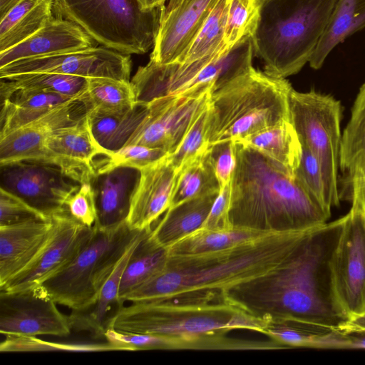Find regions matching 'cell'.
<instances>
[{"label":"cell","mask_w":365,"mask_h":365,"mask_svg":"<svg viewBox=\"0 0 365 365\" xmlns=\"http://www.w3.org/2000/svg\"><path fill=\"white\" fill-rule=\"evenodd\" d=\"M344 222L343 216L309 230L286 262L229 291L225 300L267 323L289 321L339 330L348 319L335 300L331 259Z\"/></svg>","instance_id":"cell-1"},{"label":"cell","mask_w":365,"mask_h":365,"mask_svg":"<svg viewBox=\"0 0 365 365\" xmlns=\"http://www.w3.org/2000/svg\"><path fill=\"white\" fill-rule=\"evenodd\" d=\"M309 230L269 232L222 250L168 255L163 269L128 294L123 302L225 300L229 291L286 262Z\"/></svg>","instance_id":"cell-2"},{"label":"cell","mask_w":365,"mask_h":365,"mask_svg":"<svg viewBox=\"0 0 365 365\" xmlns=\"http://www.w3.org/2000/svg\"><path fill=\"white\" fill-rule=\"evenodd\" d=\"M231 227L260 232L305 231L331 216L296 177L252 148L235 142Z\"/></svg>","instance_id":"cell-3"},{"label":"cell","mask_w":365,"mask_h":365,"mask_svg":"<svg viewBox=\"0 0 365 365\" xmlns=\"http://www.w3.org/2000/svg\"><path fill=\"white\" fill-rule=\"evenodd\" d=\"M266 322L227 300L179 302L151 300L121 306L107 328L123 332L152 334L170 339L173 349H275L273 341L232 339L227 333L247 329L262 333Z\"/></svg>","instance_id":"cell-4"},{"label":"cell","mask_w":365,"mask_h":365,"mask_svg":"<svg viewBox=\"0 0 365 365\" xmlns=\"http://www.w3.org/2000/svg\"><path fill=\"white\" fill-rule=\"evenodd\" d=\"M336 1L259 0L252 37L266 73L285 78L309 63Z\"/></svg>","instance_id":"cell-5"},{"label":"cell","mask_w":365,"mask_h":365,"mask_svg":"<svg viewBox=\"0 0 365 365\" xmlns=\"http://www.w3.org/2000/svg\"><path fill=\"white\" fill-rule=\"evenodd\" d=\"M292 88L285 78L252 67L212 91L208 104V145L224 140L238 142L290 120L289 95Z\"/></svg>","instance_id":"cell-6"},{"label":"cell","mask_w":365,"mask_h":365,"mask_svg":"<svg viewBox=\"0 0 365 365\" xmlns=\"http://www.w3.org/2000/svg\"><path fill=\"white\" fill-rule=\"evenodd\" d=\"M164 6L143 10L135 0H53L56 17L76 24L101 46L127 55L153 48Z\"/></svg>","instance_id":"cell-7"},{"label":"cell","mask_w":365,"mask_h":365,"mask_svg":"<svg viewBox=\"0 0 365 365\" xmlns=\"http://www.w3.org/2000/svg\"><path fill=\"white\" fill-rule=\"evenodd\" d=\"M140 231L130 230L126 222L108 229L94 225L74 259L40 286L57 304L72 311L87 309Z\"/></svg>","instance_id":"cell-8"},{"label":"cell","mask_w":365,"mask_h":365,"mask_svg":"<svg viewBox=\"0 0 365 365\" xmlns=\"http://www.w3.org/2000/svg\"><path fill=\"white\" fill-rule=\"evenodd\" d=\"M289 118L302 146L317 158L322 169L326 204H339L338 175L341 134V105L330 95L311 90L289 95Z\"/></svg>","instance_id":"cell-9"},{"label":"cell","mask_w":365,"mask_h":365,"mask_svg":"<svg viewBox=\"0 0 365 365\" xmlns=\"http://www.w3.org/2000/svg\"><path fill=\"white\" fill-rule=\"evenodd\" d=\"M331 259L336 302L349 319L365 312V214L356 195Z\"/></svg>","instance_id":"cell-10"},{"label":"cell","mask_w":365,"mask_h":365,"mask_svg":"<svg viewBox=\"0 0 365 365\" xmlns=\"http://www.w3.org/2000/svg\"><path fill=\"white\" fill-rule=\"evenodd\" d=\"M213 91V84H206L148 102L145 117L125 146L141 145L173 153L208 106Z\"/></svg>","instance_id":"cell-11"},{"label":"cell","mask_w":365,"mask_h":365,"mask_svg":"<svg viewBox=\"0 0 365 365\" xmlns=\"http://www.w3.org/2000/svg\"><path fill=\"white\" fill-rule=\"evenodd\" d=\"M79 185L48 163L21 160L1 165V187L48 217L66 209L67 200Z\"/></svg>","instance_id":"cell-12"},{"label":"cell","mask_w":365,"mask_h":365,"mask_svg":"<svg viewBox=\"0 0 365 365\" xmlns=\"http://www.w3.org/2000/svg\"><path fill=\"white\" fill-rule=\"evenodd\" d=\"M130 55L103 46L11 62L0 68V78L31 73H54L83 78H110L130 81Z\"/></svg>","instance_id":"cell-13"},{"label":"cell","mask_w":365,"mask_h":365,"mask_svg":"<svg viewBox=\"0 0 365 365\" xmlns=\"http://www.w3.org/2000/svg\"><path fill=\"white\" fill-rule=\"evenodd\" d=\"M41 286L29 289L0 290V332L6 336H67L72 329L69 316L62 314Z\"/></svg>","instance_id":"cell-14"},{"label":"cell","mask_w":365,"mask_h":365,"mask_svg":"<svg viewBox=\"0 0 365 365\" xmlns=\"http://www.w3.org/2000/svg\"><path fill=\"white\" fill-rule=\"evenodd\" d=\"M53 230L43 249L34 262L0 290L17 292L41 285L66 267L92 234L72 217L66 207L51 217Z\"/></svg>","instance_id":"cell-15"},{"label":"cell","mask_w":365,"mask_h":365,"mask_svg":"<svg viewBox=\"0 0 365 365\" xmlns=\"http://www.w3.org/2000/svg\"><path fill=\"white\" fill-rule=\"evenodd\" d=\"M95 139L87 114L78 123L58 129L48 136L37 161L55 165L79 184L91 182L96 173L95 158H109Z\"/></svg>","instance_id":"cell-16"},{"label":"cell","mask_w":365,"mask_h":365,"mask_svg":"<svg viewBox=\"0 0 365 365\" xmlns=\"http://www.w3.org/2000/svg\"><path fill=\"white\" fill-rule=\"evenodd\" d=\"M218 0H168L150 60L178 62L195 40Z\"/></svg>","instance_id":"cell-17"},{"label":"cell","mask_w":365,"mask_h":365,"mask_svg":"<svg viewBox=\"0 0 365 365\" xmlns=\"http://www.w3.org/2000/svg\"><path fill=\"white\" fill-rule=\"evenodd\" d=\"M85 93L0 137V165L21 160H37L50 135L85 117Z\"/></svg>","instance_id":"cell-18"},{"label":"cell","mask_w":365,"mask_h":365,"mask_svg":"<svg viewBox=\"0 0 365 365\" xmlns=\"http://www.w3.org/2000/svg\"><path fill=\"white\" fill-rule=\"evenodd\" d=\"M168 155L140 170L126 219L132 230L152 228L170 206L177 170Z\"/></svg>","instance_id":"cell-19"},{"label":"cell","mask_w":365,"mask_h":365,"mask_svg":"<svg viewBox=\"0 0 365 365\" xmlns=\"http://www.w3.org/2000/svg\"><path fill=\"white\" fill-rule=\"evenodd\" d=\"M222 54L205 57L189 63L173 62L160 64L150 60L145 66L138 68L130 80L135 101L148 103L155 98L184 93L206 85L198 84L200 73Z\"/></svg>","instance_id":"cell-20"},{"label":"cell","mask_w":365,"mask_h":365,"mask_svg":"<svg viewBox=\"0 0 365 365\" xmlns=\"http://www.w3.org/2000/svg\"><path fill=\"white\" fill-rule=\"evenodd\" d=\"M52 230L51 218L0 226V289L34 262Z\"/></svg>","instance_id":"cell-21"},{"label":"cell","mask_w":365,"mask_h":365,"mask_svg":"<svg viewBox=\"0 0 365 365\" xmlns=\"http://www.w3.org/2000/svg\"><path fill=\"white\" fill-rule=\"evenodd\" d=\"M94 46L96 42L78 25L53 16L32 36L0 52V68L21 59L86 50Z\"/></svg>","instance_id":"cell-22"},{"label":"cell","mask_w":365,"mask_h":365,"mask_svg":"<svg viewBox=\"0 0 365 365\" xmlns=\"http://www.w3.org/2000/svg\"><path fill=\"white\" fill-rule=\"evenodd\" d=\"M140 175V170L128 166L95 173L91 184L97 209L96 227L108 229L126 222Z\"/></svg>","instance_id":"cell-23"},{"label":"cell","mask_w":365,"mask_h":365,"mask_svg":"<svg viewBox=\"0 0 365 365\" xmlns=\"http://www.w3.org/2000/svg\"><path fill=\"white\" fill-rule=\"evenodd\" d=\"M145 230H141L127 248L103 284L96 303L87 309L71 312L69 319L72 330L86 332L95 339H104L108 321L114 314L112 309L115 307L118 309L123 306L119 302V288L123 272Z\"/></svg>","instance_id":"cell-24"},{"label":"cell","mask_w":365,"mask_h":365,"mask_svg":"<svg viewBox=\"0 0 365 365\" xmlns=\"http://www.w3.org/2000/svg\"><path fill=\"white\" fill-rule=\"evenodd\" d=\"M219 193L196 197L170 207L152 227L150 236L167 249L178 240L200 228Z\"/></svg>","instance_id":"cell-25"},{"label":"cell","mask_w":365,"mask_h":365,"mask_svg":"<svg viewBox=\"0 0 365 365\" xmlns=\"http://www.w3.org/2000/svg\"><path fill=\"white\" fill-rule=\"evenodd\" d=\"M84 95V94H83ZM55 93L16 90L1 97L0 137L73 98Z\"/></svg>","instance_id":"cell-26"},{"label":"cell","mask_w":365,"mask_h":365,"mask_svg":"<svg viewBox=\"0 0 365 365\" xmlns=\"http://www.w3.org/2000/svg\"><path fill=\"white\" fill-rule=\"evenodd\" d=\"M53 0H19L0 17V52L21 43L53 17Z\"/></svg>","instance_id":"cell-27"},{"label":"cell","mask_w":365,"mask_h":365,"mask_svg":"<svg viewBox=\"0 0 365 365\" xmlns=\"http://www.w3.org/2000/svg\"><path fill=\"white\" fill-rule=\"evenodd\" d=\"M274 160L294 175L302 153L297 133L290 120H284L238 141Z\"/></svg>","instance_id":"cell-28"},{"label":"cell","mask_w":365,"mask_h":365,"mask_svg":"<svg viewBox=\"0 0 365 365\" xmlns=\"http://www.w3.org/2000/svg\"><path fill=\"white\" fill-rule=\"evenodd\" d=\"M364 28L365 0H337L327 27L309 61V66L314 69H319L334 47Z\"/></svg>","instance_id":"cell-29"},{"label":"cell","mask_w":365,"mask_h":365,"mask_svg":"<svg viewBox=\"0 0 365 365\" xmlns=\"http://www.w3.org/2000/svg\"><path fill=\"white\" fill-rule=\"evenodd\" d=\"M339 168L345 175L348 188L365 177V82L341 135Z\"/></svg>","instance_id":"cell-30"},{"label":"cell","mask_w":365,"mask_h":365,"mask_svg":"<svg viewBox=\"0 0 365 365\" xmlns=\"http://www.w3.org/2000/svg\"><path fill=\"white\" fill-rule=\"evenodd\" d=\"M151 229L145 230L123 272L119 288V302L121 305L128 294L152 278L166 264L167 250L152 240L150 236Z\"/></svg>","instance_id":"cell-31"},{"label":"cell","mask_w":365,"mask_h":365,"mask_svg":"<svg viewBox=\"0 0 365 365\" xmlns=\"http://www.w3.org/2000/svg\"><path fill=\"white\" fill-rule=\"evenodd\" d=\"M148 109V103L136 102L125 113L101 115L87 113L91 129L96 141L113 153L125 146L138 127Z\"/></svg>","instance_id":"cell-32"},{"label":"cell","mask_w":365,"mask_h":365,"mask_svg":"<svg viewBox=\"0 0 365 365\" xmlns=\"http://www.w3.org/2000/svg\"><path fill=\"white\" fill-rule=\"evenodd\" d=\"M84 102L89 113L110 115L132 108L135 96L130 81L110 78H87Z\"/></svg>","instance_id":"cell-33"},{"label":"cell","mask_w":365,"mask_h":365,"mask_svg":"<svg viewBox=\"0 0 365 365\" xmlns=\"http://www.w3.org/2000/svg\"><path fill=\"white\" fill-rule=\"evenodd\" d=\"M220 190L208 147L177 171L170 207L191 199L219 193Z\"/></svg>","instance_id":"cell-34"},{"label":"cell","mask_w":365,"mask_h":365,"mask_svg":"<svg viewBox=\"0 0 365 365\" xmlns=\"http://www.w3.org/2000/svg\"><path fill=\"white\" fill-rule=\"evenodd\" d=\"M264 233L265 232L234 227L222 230L200 227L178 240L166 250L168 255H185L215 251L253 239Z\"/></svg>","instance_id":"cell-35"},{"label":"cell","mask_w":365,"mask_h":365,"mask_svg":"<svg viewBox=\"0 0 365 365\" xmlns=\"http://www.w3.org/2000/svg\"><path fill=\"white\" fill-rule=\"evenodd\" d=\"M86 78L54 73H31L1 78V97L16 90H34L71 97L81 96L86 90Z\"/></svg>","instance_id":"cell-36"},{"label":"cell","mask_w":365,"mask_h":365,"mask_svg":"<svg viewBox=\"0 0 365 365\" xmlns=\"http://www.w3.org/2000/svg\"><path fill=\"white\" fill-rule=\"evenodd\" d=\"M229 0H218L187 52L178 61L189 63L220 55L230 48L225 43Z\"/></svg>","instance_id":"cell-37"},{"label":"cell","mask_w":365,"mask_h":365,"mask_svg":"<svg viewBox=\"0 0 365 365\" xmlns=\"http://www.w3.org/2000/svg\"><path fill=\"white\" fill-rule=\"evenodd\" d=\"M334 329L294 322H268L262 334L287 348L333 349Z\"/></svg>","instance_id":"cell-38"},{"label":"cell","mask_w":365,"mask_h":365,"mask_svg":"<svg viewBox=\"0 0 365 365\" xmlns=\"http://www.w3.org/2000/svg\"><path fill=\"white\" fill-rule=\"evenodd\" d=\"M259 0H229L225 43L228 48L252 35L259 11Z\"/></svg>","instance_id":"cell-39"},{"label":"cell","mask_w":365,"mask_h":365,"mask_svg":"<svg viewBox=\"0 0 365 365\" xmlns=\"http://www.w3.org/2000/svg\"><path fill=\"white\" fill-rule=\"evenodd\" d=\"M1 352L14 351H119L118 348L107 342L105 344H54L44 341L35 336H6L0 344Z\"/></svg>","instance_id":"cell-40"},{"label":"cell","mask_w":365,"mask_h":365,"mask_svg":"<svg viewBox=\"0 0 365 365\" xmlns=\"http://www.w3.org/2000/svg\"><path fill=\"white\" fill-rule=\"evenodd\" d=\"M207 120L208 106L195 120L177 149L168 155L177 171L209 147Z\"/></svg>","instance_id":"cell-41"},{"label":"cell","mask_w":365,"mask_h":365,"mask_svg":"<svg viewBox=\"0 0 365 365\" xmlns=\"http://www.w3.org/2000/svg\"><path fill=\"white\" fill-rule=\"evenodd\" d=\"M169 155L158 148H150L141 145L124 146L113 153L110 157L105 158L96 167V173H102L118 166H128L140 170Z\"/></svg>","instance_id":"cell-42"},{"label":"cell","mask_w":365,"mask_h":365,"mask_svg":"<svg viewBox=\"0 0 365 365\" xmlns=\"http://www.w3.org/2000/svg\"><path fill=\"white\" fill-rule=\"evenodd\" d=\"M302 158L294 176L308 192L331 213L325 200L324 185L320 164L316 156L307 148L302 146Z\"/></svg>","instance_id":"cell-43"},{"label":"cell","mask_w":365,"mask_h":365,"mask_svg":"<svg viewBox=\"0 0 365 365\" xmlns=\"http://www.w3.org/2000/svg\"><path fill=\"white\" fill-rule=\"evenodd\" d=\"M50 218L18 196L0 188V226L33 220H48Z\"/></svg>","instance_id":"cell-44"},{"label":"cell","mask_w":365,"mask_h":365,"mask_svg":"<svg viewBox=\"0 0 365 365\" xmlns=\"http://www.w3.org/2000/svg\"><path fill=\"white\" fill-rule=\"evenodd\" d=\"M69 215L88 228H93L97 220V209L94 191L91 182L80 184L78 190L66 201Z\"/></svg>","instance_id":"cell-45"},{"label":"cell","mask_w":365,"mask_h":365,"mask_svg":"<svg viewBox=\"0 0 365 365\" xmlns=\"http://www.w3.org/2000/svg\"><path fill=\"white\" fill-rule=\"evenodd\" d=\"M209 153L216 177L222 189L231 181L235 168V142L224 140L210 145Z\"/></svg>","instance_id":"cell-46"},{"label":"cell","mask_w":365,"mask_h":365,"mask_svg":"<svg viewBox=\"0 0 365 365\" xmlns=\"http://www.w3.org/2000/svg\"><path fill=\"white\" fill-rule=\"evenodd\" d=\"M231 181L220 189L205 220L200 227L207 230H222L230 229L228 212L230 202Z\"/></svg>","instance_id":"cell-47"},{"label":"cell","mask_w":365,"mask_h":365,"mask_svg":"<svg viewBox=\"0 0 365 365\" xmlns=\"http://www.w3.org/2000/svg\"><path fill=\"white\" fill-rule=\"evenodd\" d=\"M339 330L346 334L365 333V312L346 321Z\"/></svg>","instance_id":"cell-48"},{"label":"cell","mask_w":365,"mask_h":365,"mask_svg":"<svg viewBox=\"0 0 365 365\" xmlns=\"http://www.w3.org/2000/svg\"><path fill=\"white\" fill-rule=\"evenodd\" d=\"M349 189V197L354 194L357 195L365 214V177L353 184Z\"/></svg>","instance_id":"cell-49"},{"label":"cell","mask_w":365,"mask_h":365,"mask_svg":"<svg viewBox=\"0 0 365 365\" xmlns=\"http://www.w3.org/2000/svg\"><path fill=\"white\" fill-rule=\"evenodd\" d=\"M349 349H365V333L348 334Z\"/></svg>","instance_id":"cell-50"},{"label":"cell","mask_w":365,"mask_h":365,"mask_svg":"<svg viewBox=\"0 0 365 365\" xmlns=\"http://www.w3.org/2000/svg\"><path fill=\"white\" fill-rule=\"evenodd\" d=\"M143 10L150 9L163 4L166 0H135Z\"/></svg>","instance_id":"cell-51"},{"label":"cell","mask_w":365,"mask_h":365,"mask_svg":"<svg viewBox=\"0 0 365 365\" xmlns=\"http://www.w3.org/2000/svg\"><path fill=\"white\" fill-rule=\"evenodd\" d=\"M19 0H0V17L3 16Z\"/></svg>","instance_id":"cell-52"}]
</instances>
